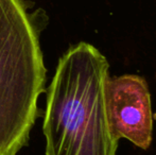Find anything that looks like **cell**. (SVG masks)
Listing matches in <instances>:
<instances>
[{"mask_svg": "<svg viewBox=\"0 0 156 155\" xmlns=\"http://www.w3.org/2000/svg\"><path fill=\"white\" fill-rule=\"evenodd\" d=\"M107 58L86 41L61 56L47 89L46 155H117L106 106Z\"/></svg>", "mask_w": 156, "mask_h": 155, "instance_id": "cell-1", "label": "cell"}, {"mask_svg": "<svg viewBox=\"0 0 156 155\" xmlns=\"http://www.w3.org/2000/svg\"><path fill=\"white\" fill-rule=\"evenodd\" d=\"M106 106L113 135L127 139L142 150L150 148L153 138V114L149 85L137 75L109 77Z\"/></svg>", "mask_w": 156, "mask_h": 155, "instance_id": "cell-3", "label": "cell"}, {"mask_svg": "<svg viewBox=\"0 0 156 155\" xmlns=\"http://www.w3.org/2000/svg\"><path fill=\"white\" fill-rule=\"evenodd\" d=\"M39 34L25 0H0V155H18L38 117L47 73Z\"/></svg>", "mask_w": 156, "mask_h": 155, "instance_id": "cell-2", "label": "cell"}]
</instances>
